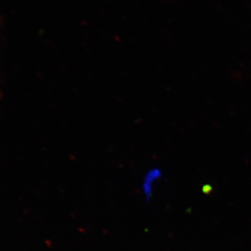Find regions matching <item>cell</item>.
I'll return each mask as SVG.
<instances>
[]
</instances>
